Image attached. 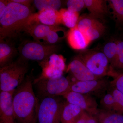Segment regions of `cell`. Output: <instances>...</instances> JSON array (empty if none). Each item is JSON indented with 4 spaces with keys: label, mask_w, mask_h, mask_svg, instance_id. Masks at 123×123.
Here are the masks:
<instances>
[{
    "label": "cell",
    "mask_w": 123,
    "mask_h": 123,
    "mask_svg": "<svg viewBox=\"0 0 123 123\" xmlns=\"http://www.w3.org/2000/svg\"><path fill=\"white\" fill-rule=\"evenodd\" d=\"M9 1L0 17V39L15 38L25 32L34 14L30 7Z\"/></svg>",
    "instance_id": "cell-1"
},
{
    "label": "cell",
    "mask_w": 123,
    "mask_h": 123,
    "mask_svg": "<svg viewBox=\"0 0 123 123\" xmlns=\"http://www.w3.org/2000/svg\"><path fill=\"white\" fill-rule=\"evenodd\" d=\"M32 77L27 76L14 90L13 104L16 120L20 123H35L38 101Z\"/></svg>",
    "instance_id": "cell-2"
},
{
    "label": "cell",
    "mask_w": 123,
    "mask_h": 123,
    "mask_svg": "<svg viewBox=\"0 0 123 123\" xmlns=\"http://www.w3.org/2000/svg\"><path fill=\"white\" fill-rule=\"evenodd\" d=\"M28 68L26 60L21 58L1 67L0 91L10 92L15 90L24 80Z\"/></svg>",
    "instance_id": "cell-3"
},
{
    "label": "cell",
    "mask_w": 123,
    "mask_h": 123,
    "mask_svg": "<svg viewBox=\"0 0 123 123\" xmlns=\"http://www.w3.org/2000/svg\"><path fill=\"white\" fill-rule=\"evenodd\" d=\"M78 55L88 69L98 78L106 76L114 78L118 74L113 70L102 51L88 49L82 52Z\"/></svg>",
    "instance_id": "cell-4"
},
{
    "label": "cell",
    "mask_w": 123,
    "mask_h": 123,
    "mask_svg": "<svg viewBox=\"0 0 123 123\" xmlns=\"http://www.w3.org/2000/svg\"><path fill=\"white\" fill-rule=\"evenodd\" d=\"M60 48L59 46L57 44H45L35 41L26 40L22 43L18 50L23 59L36 61L40 62L56 53Z\"/></svg>",
    "instance_id": "cell-5"
},
{
    "label": "cell",
    "mask_w": 123,
    "mask_h": 123,
    "mask_svg": "<svg viewBox=\"0 0 123 123\" xmlns=\"http://www.w3.org/2000/svg\"><path fill=\"white\" fill-rule=\"evenodd\" d=\"M35 84L40 98L63 96L70 91L72 81L68 78L62 76L53 78L35 79Z\"/></svg>",
    "instance_id": "cell-6"
},
{
    "label": "cell",
    "mask_w": 123,
    "mask_h": 123,
    "mask_svg": "<svg viewBox=\"0 0 123 123\" xmlns=\"http://www.w3.org/2000/svg\"><path fill=\"white\" fill-rule=\"evenodd\" d=\"M58 97L41 98L38 102L37 120L38 123H60L63 103Z\"/></svg>",
    "instance_id": "cell-7"
},
{
    "label": "cell",
    "mask_w": 123,
    "mask_h": 123,
    "mask_svg": "<svg viewBox=\"0 0 123 123\" xmlns=\"http://www.w3.org/2000/svg\"><path fill=\"white\" fill-rule=\"evenodd\" d=\"M42 72L38 79L53 78L63 76L65 68L63 57L56 53L51 55L48 59L39 62Z\"/></svg>",
    "instance_id": "cell-8"
},
{
    "label": "cell",
    "mask_w": 123,
    "mask_h": 123,
    "mask_svg": "<svg viewBox=\"0 0 123 123\" xmlns=\"http://www.w3.org/2000/svg\"><path fill=\"white\" fill-rule=\"evenodd\" d=\"M111 86V82L103 78L86 81L72 82L70 91L90 95L103 93Z\"/></svg>",
    "instance_id": "cell-9"
},
{
    "label": "cell",
    "mask_w": 123,
    "mask_h": 123,
    "mask_svg": "<svg viewBox=\"0 0 123 123\" xmlns=\"http://www.w3.org/2000/svg\"><path fill=\"white\" fill-rule=\"evenodd\" d=\"M63 97L69 103L78 106L93 115H95L99 111L97 101L90 95L70 91Z\"/></svg>",
    "instance_id": "cell-10"
},
{
    "label": "cell",
    "mask_w": 123,
    "mask_h": 123,
    "mask_svg": "<svg viewBox=\"0 0 123 123\" xmlns=\"http://www.w3.org/2000/svg\"><path fill=\"white\" fill-rule=\"evenodd\" d=\"M14 90L10 92L0 91V123H16L13 104Z\"/></svg>",
    "instance_id": "cell-11"
},
{
    "label": "cell",
    "mask_w": 123,
    "mask_h": 123,
    "mask_svg": "<svg viewBox=\"0 0 123 123\" xmlns=\"http://www.w3.org/2000/svg\"><path fill=\"white\" fill-rule=\"evenodd\" d=\"M68 71L78 81H86L99 79L95 76L88 69L78 55L74 57L69 64Z\"/></svg>",
    "instance_id": "cell-12"
},
{
    "label": "cell",
    "mask_w": 123,
    "mask_h": 123,
    "mask_svg": "<svg viewBox=\"0 0 123 123\" xmlns=\"http://www.w3.org/2000/svg\"><path fill=\"white\" fill-rule=\"evenodd\" d=\"M56 26L47 25L40 23L36 18V14H34L25 32L30 35L34 41L40 43Z\"/></svg>",
    "instance_id": "cell-13"
},
{
    "label": "cell",
    "mask_w": 123,
    "mask_h": 123,
    "mask_svg": "<svg viewBox=\"0 0 123 123\" xmlns=\"http://www.w3.org/2000/svg\"><path fill=\"white\" fill-rule=\"evenodd\" d=\"M85 7L88 9L89 15L100 20L103 19L109 14L107 0H84Z\"/></svg>",
    "instance_id": "cell-14"
},
{
    "label": "cell",
    "mask_w": 123,
    "mask_h": 123,
    "mask_svg": "<svg viewBox=\"0 0 123 123\" xmlns=\"http://www.w3.org/2000/svg\"><path fill=\"white\" fill-rule=\"evenodd\" d=\"M66 37L69 45L75 50H84L88 47L91 42L85 34L77 26L70 29L67 33Z\"/></svg>",
    "instance_id": "cell-15"
},
{
    "label": "cell",
    "mask_w": 123,
    "mask_h": 123,
    "mask_svg": "<svg viewBox=\"0 0 123 123\" xmlns=\"http://www.w3.org/2000/svg\"><path fill=\"white\" fill-rule=\"evenodd\" d=\"M85 111L78 106L64 102L61 116L62 123H75Z\"/></svg>",
    "instance_id": "cell-16"
},
{
    "label": "cell",
    "mask_w": 123,
    "mask_h": 123,
    "mask_svg": "<svg viewBox=\"0 0 123 123\" xmlns=\"http://www.w3.org/2000/svg\"><path fill=\"white\" fill-rule=\"evenodd\" d=\"M38 21L42 24L49 26H57L61 24L59 11L47 10L39 11L36 14Z\"/></svg>",
    "instance_id": "cell-17"
},
{
    "label": "cell",
    "mask_w": 123,
    "mask_h": 123,
    "mask_svg": "<svg viewBox=\"0 0 123 123\" xmlns=\"http://www.w3.org/2000/svg\"><path fill=\"white\" fill-rule=\"evenodd\" d=\"M0 66L1 67L11 62L10 60L18 51L8 39H0Z\"/></svg>",
    "instance_id": "cell-18"
},
{
    "label": "cell",
    "mask_w": 123,
    "mask_h": 123,
    "mask_svg": "<svg viewBox=\"0 0 123 123\" xmlns=\"http://www.w3.org/2000/svg\"><path fill=\"white\" fill-rule=\"evenodd\" d=\"M102 52L107 57L113 70L118 73L117 41H110L107 42L104 44Z\"/></svg>",
    "instance_id": "cell-19"
},
{
    "label": "cell",
    "mask_w": 123,
    "mask_h": 123,
    "mask_svg": "<svg viewBox=\"0 0 123 123\" xmlns=\"http://www.w3.org/2000/svg\"><path fill=\"white\" fill-rule=\"evenodd\" d=\"M94 116L98 123H123V115L114 111L99 109Z\"/></svg>",
    "instance_id": "cell-20"
},
{
    "label": "cell",
    "mask_w": 123,
    "mask_h": 123,
    "mask_svg": "<svg viewBox=\"0 0 123 123\" xmlns=\"http://www.w3.org/2000/svg\"><path fill=\"white\" fill-rule=\"evenodd\" d=\"M109 14L117 25L123 26V0H107Z\"/></svg>",
    "instance_id": "cell-21"
},
{
    "label": "cell",
    "mask_w": 123,
    "mask_h": 123,
    "mask_svg": "<svg viewBox=\"0 0 123 123\" xmlns=\"http://www.w3.org/2000/svg\"><path fill=\"white\" fill-rule=\"evenodd\" d=\"M67 34L65 28L59 25L56 26L40 43L45 44H55L63 39L66 37Z\"/></svg>",
    "instance_id": "cell-22"
},
{
    "label": "cell",
    "mask_w": 123,
    "mask_h": 123,
    "mask_svg": "<svg viewBox=\"0 0 123 123\" xmlns=\"http://www.w3.org/2000/svg\"><path fill=\"white\" fill-rule=\"evenodd\" d=\"M61 24L70 29L77 26L79 18V13L75 12L67 9H61L59 10Z\"/></svg>",
    "instance_id": "cell-23"
},
{
    "label": "cell",
    "mask_w": 123,
    "mask_h": 123,
    "mask_svg": "<svg viewBox=\"0 0 123 123\" xmlns=\"http://www.w3.org/2000/svg\"><path fill=\"white\" fill-rule=\"evenodd\" d=\"M62 2V1L60 0H34L33 2L35 7L39 11L47 10L59 11Z\"/></svg>",
    "instance_id": "cell-24"
},
{
    "label": "cell",
    "mask_w": 123,
    "mask_h": 123,
    "mask_svg": "<svg viewBox=\"0 0 123 123\" xmlns=\"http://www.w3.org/2000/svg\"><path fill=\"white\" fill-rule=\"evenodd\" d=\"M106 29L105 26L99 21L86 31L84 34L91 42L101 37L105 31Z\"/></svg>",
    "instance_id": "cell-25"
},
{
    "label": "cell",
    "mask_w": 123,
    "mask_h": 123,
    "mask_svg": "<svg viewBox=\"0 0 123 123\" xmlns=\"http://www.w3.org/2000/svg\"><path fill=\"white\" fill-rule=\"evenodd\" d=\"M99 21L100 20L92 17L89 14L82 15L79 17L76 26L79 30L84 33L92 26Z\"/></svg>",
    "instance_id": "cell-26"
},
{
    "label": "cell",
    "mask_w": 123,
    "mask_h": 123,
    "mask_svg": "<svg viewBox=\"0 0 123 123\" xmlns=\"http://www.w3.org/2000/svg\"><path fill=\"white\" fill-rule=\"evenodd\" d=\"M100 104L103 110L114 111L115 101L111 93H108L101 98Z\"/></svg>",
    "instance_id": "cell-27"
},
{
    "label": "cell",
    "mask_w": 123,
    "mask_h": 123,
    "mask_svg": "<svg viewBox=\"0 0 123 123\" xmlns=\"http://www.w3.org/2000/svg\"><path fill=\"white\" fill-rule=\"evenodd\" d=\"M111 93L115 99V111L123 115V94L115 88H113Z\"/></svg>",
    "instance_id": "cell-28"
},
{
    "label": "cell",
    "mask_w": 123,
    "mask_h": 123,
    "mask_svg": "<svg viewBox=\"0 0 123 123\" xmlns=\"http://www.w3.org/2000/svg\"><path fill=\"white\" fill-rule=\"evenodd\" d=\"M67 9L70 11L79 13L85 7L84 0H68L66 2Z\"/></svg>",
    "instance_id": "cell-29"
},
{
    "label": "cell",
    "mask_w": 123,
    "mask_h": 123,
    "mask_svg": "<svg viewBox=\"0 0 123 123\" xmlns=\"http://www.w3.org/2000/svg\"><path fill=\"white\" fill-rule=\"evenodd\" d=\"M75 123H98L94 116L84 111Z\"/></svg>",
    "instance_id": "cell-30"
},
{
    "label": "cell",
    "mask_w": 123,
    "mask_h": 123,
    "mask_svg": "<svg viewBox=\"0 0 123 123\" xmlns=\"http://www.w3.org/2000/svg\"><path fill=\"white\" fill-rule=\"evenodd\" d=\"M117 43L118 48L117 70L120 69L123 70V40H117Z\"/></svg>",
    "instance_id": "cell-31"
},
{
    "label": "cell",
    "mask_w": 123,
    "mask_h": 123,
    "mask_svg": "<svg viewBox=\"0 0 123 123\" xmlns=\"http://www.w3.org/2000/svg\"><path fill=\"white\" fill-rule=\"evenodd\" d=\"M111 86L117 89L123 94V73L119 74L111 82Z\"/></svg>",
    "instance_id": "cell-32"
},
{
    "label": "cell",
    "mask_w": 123,
    "mask_h": 123,
    "mask_svg": "<svg viewBox=\"0 0 123 123\" xmlns=\"http://www.w3.org/2000/svg\"><path fill=\"white\" fill-rule=\"evenodd\" d=\"M9 2L10 1L8 0H0V17L3 15Z\"/></svg>",
    "instance_id": "cell-33"
},
{
    "label": "cell",
    "mask_w": 123,
    "mask_h": 123,
    "mask_svg": "<svg viewBox=\"0 0 123 123\" xmlns=\"http://www.w3.org/2000/svg\"><path fill=\"white\" fill-rule=\"evenodd\" d=\"M11 1L29 7H30L31 4L33 2V0H11Z\"/></svg>",
    "instance_id": "cell-34"
}]
</instances>
